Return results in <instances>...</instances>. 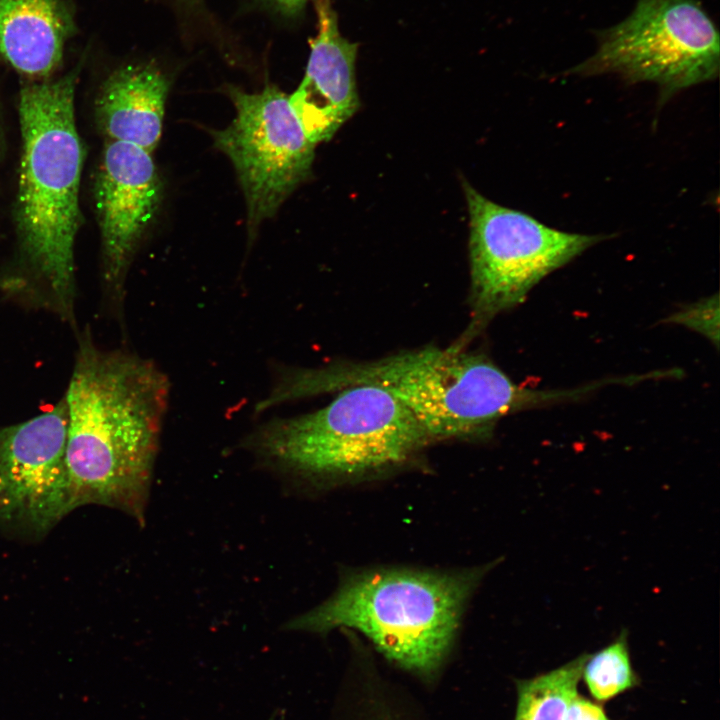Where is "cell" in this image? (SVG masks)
<instances>
[{
	"label": "cell",
	"instance_id": "9a60e30c",
	"mask_svg": "<svg viewBox=\"0 0 720 720\" xmlns=\"http://www.w3.org/2000/svg\"><path fill=\"white\" fill-rule=\"evenodd\" d=\"M581 678L591 697L601 704L640 685L641 679L631 661L627 630H622L607 646L588 654Z\"/></svg>",
	"mask_w": 720,
	"mask_h": 720
},
{
	"label": "cell",
	"instance_id": "ba28073f",
	"mask_svg": "<svg viewBox=\"0 0 720 720\" xmlns=\"http://www.w3.org/2000/svg\"><path fill=\"white\" fill-rule=\"evenodd\" d=\"M236 115L224 129L210 130L228 156L247 205L252 238L284 200L311 174L315 144L307 136L289 95L273 84L254 93L228 85Z\"/></svg>",
	"mask_w": 720,
	"mask_h": 720
},
{
	"label": "cell",
	"instance_id": "9c48e42d",
	"mask_svg": "<svg viewBox=\"0 0 720 720\" xmlns=\"http://www.w3.org/2000/svg\"><path fill=\"white\" fill-rule=\"evenodd\" d=\"M68 408L0 427V525L30 538L45 536L72 512L66 460Z\"/></svg>",
	"mask_w": 720,
	"mask_h": 720
},
{
	"label": "cell",
	"instance_id": "52a82bcc",
	"mask_svg": "<svg viewBox=\"0 0 720 720\" xmlns=\"http://www.w3.org/2000/svg\"><path fill=\"white\" fill-rule=\"evenodd\" d=\"M596 52L570 73H614L656 83L664 97L713 80L719 35L697 0H638L622 22L597 33Z\"/></svg>",
	"mask_w": 720,
	"mask_h": 720
},
{
	"label": "cell",
	"instance_id": "2e32d148",
	"mask_svg": "<svg viewBox=\"0 0 720 720\" xmlns=\"http://www.w3.org/2000/svg\"><path fill=\"white\" fill-rule=\"evenodd\" d=\"M667 321L688 327L707 337L716 347L719 343V298L717 295L685 307Z\"/></svg>",
	"mask_w": 720,
	"mask_h": 720
},
{
	"label": "cell",
	"instance_id": "7a4b0ae2",
	"mask_svg": "<svg viewBox=\"0 0 720 720\" xmlns=\"http://www.w3.org/2000/svg\"><path fill=\"white\" fill-rule=\"evenodd\" d=\"M76 336L64 395L72 509L107 506L142 523L170 382L153 361L98 345L89 327Z\"/></svg>",
	"mask_w": 720,
	"mask_h": 720
},
{
	"label": "cell",
	"instance_id": "5bb4252c",
	"mask_svg": "<svg viewBox=\"0 0 720 720\" xmlns=\"http://www.w3.org/2000/svg\"><path fill=\"white\" fill-rule=\"evenodd\" d=\"M588 653L530 679L517 680L514 720H565L567 708L578 693Z\"/></svg>",
	"mask_w": 720,
	"mask_h": 720
},
{
	"label": "cell",
	"instance_id": "3957f363",
	"mask_svg": "<svg viewBox=\"0 0 720 720\" xmlns=\"http://www.w3.org/2000/svg\"><path fill=\"white\" fill-rule=\"evenodd\" d=\"M372 385L399 400L429 440L490 435L509 414L577 401L580 388L535 390L518 385L481 354L425 347L365 362L289 369L270 390L276 404Z\"/></svg>",
	"mask_w": 720,
	"mask_h": 720
},
{
	"label": "cell",
	"instance_id": "6da1fadb",
	"mask_svg": "<svg viewBox=\"0 0 720 720\" xmlns=\"http://www.w3.org/2000/svg\"><path fill=\"white\" fill-rule=\"evenodd\" d=\"M83 61L56 80L22 87V153L15 207L17 248L0 270V296L77 330L74 248L81 224L84 149L75 119Z\"/></svg>",
	"mask_w": 720,
	"mask_h": 720
},
{
	"label": "cell",
	"instance_id": "e0dca14e",
	"mask_svg": "<svg viewBox=\"0 0 720 720\" xmlns=\"http://www.w3.org/2000/svg\"><path fill=\"white\" fill-rule=\"evenodd\" d=\"M565 720H613L611 719L603 704L595 702L579 692L571 699L566 713Z\"/></svg>",
	"mask_w": 720,
	"mask_h": 720
},
{
	"label": "cell",
	"instance_id": "7c38bea8",
	"mask_svg": "<svg viewBox=\"0 0 720 720\" xmlns=\"http://www.w3.org/2000/svg\"><path fill=\"white\" fill-rule=\"evenodd\" d=\"M168 91V77L152 62L115 70L95 100L98 127L109 140L152 152L162 134Z\"/></svg>",
	"mask_w": 720,
	"mask_h": 720
},
{
	"label": "cell",
	"instance_id": "8992f818",
	"mask_svg": "<svg viewBox=\"0 0 720 720\" xmlns=\"http://www.w3.org/2000/svg\"><path fill=\"white\" fill-rule=\"evenodd\" d=\"M472 328L521 304L532 288L606 236L560 231L492 202L469 183Z\"/></svg>",
	"mask_w": 720,
	"mask_h": 720
},
{
	"label": "cell",
	"instance_id": "277c9868",
	"mask_svg": "<svg viewBox=\"0 0 720 720\" xmlns=\"http://www.w3.org/2000/svg\"><path fill=\"white\" fill-rule=\"evenodd\" d=\"M484 571L361 572L346 578L329 600L288 627L312 632L351 628L401 666L430 673L446 656L464 604Z\"/></svg>",
	"mask_w": 720,
	"mask_h": 720
},
{
	"label": "cell",
	"instance_id": "8fae6325",
	"mask_svg": "<svg viewBox=\"0 0 720 720\" xmlns=\"http://www.w3.org/2000/svg\"><path fill=\"white\" fill-rule=\"evenodd\" d=\"M314 7L317 34L309 39L305 75L289 100L316 145L330 140L360 102L355 79L358 44L341 36L333 0H315Z\"/></svg>",
	"mask_w": 720,
	"mask_h": 720
},
{
	"label": "cell",
	"instance_id": "30bf717a",
	"mask_svg": "<svg viewBox=\"0 0 720 720\" xmlns=\"http://www.w3.org/2000/svg\"><path fill=\"white\" fill-rule=\"evenodd\" d=\"M163 196V184L151 152L107 140L94 181L101 236L104 300L123 321L129 268Z\"/></svg>",
	"mask_w": 720,
	"mask_h": 720
},
{
	"label": "cell",
	"instance_id": "5b68a950",
	"mask_svg": "<svg viewBox=\"0 0 720 720\" xmlns=\"http://www.w3.org/2000/svg\"><path fill=\"white\" fill-rule=\"evenodd\" d=\"M247 446L263 458L311 476H358L407 461L428 442L411 412L372 385L338 391L326 406L257 426Z\"/></svg>",
	"mask_w": 720,
	"mask_h": 720
},
{
	"label": "cell",
	"instance_id": "ac0fdd59",
	"mask_svg": "<svg viewBox=\"0 0 720 720\" xmlns=\"http://www.w3.org/2000/svg\"><path fill=\"white\" fill-rule=\"evenodd\" d=\"M267 8L285 18L301 16L308 0H260Z\"/></svg>",
	"mask_w": 720,
	"mask_h": 720
},
{
	"label": "cell",
	"instance_id": "4fadbf2b",
	"mask_svg": "<svg viewBox=\"0 0 720 720\" xmlns=\"http://www.w3.org/2000/svg\"><path fill=\"white\" fill-rule=\"evenodd\" d=\"M75 29L67 0H0V58L29 78L45 80L61 65Z\"/></svg>",
	"mask_w": 720,
	"mask_h": 720
}]
</instances>
